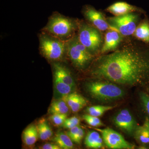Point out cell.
I'll use <instances>...</instances> for the list:
<instances>
[{"mask_svg":"<svg viewBox=\"0 0 149 149\" xmlns=\"http://www.w3.org/2000/svg\"><path fill=\"white\" fill-rule=\"evenodd\" d=\"M101 134L104 142L108 148L113 149H133L135 146L126 141L118 132L109 128L92 127Z\"/></svg>","mask_w":149,"mask_h":149,"instance_id":"ba28073f","label":"cell"},{"mask_svg":"<svg viewBox=\"0 0 149 149\" xmlns=\"http://www.w3.org/2000/svg\"><path fill=\"white\" fill-rule=\"evenodd\" d=\"M83 119L89 125L93 127H98L103 125V123L99 118V117L87 114L83 116Z\"/></svg>","mask_w":149,"mask_h":149,"instance_id":"cb8c5ba5","label":"cell"},{"mask_svg":"<svg viewBox=\"0 0 149 149\" xmlns=\"http://www.w3.org/2000/svg\"><path fill=\"white\" fill-rule=\"evenodd\" d=\"M124 37L117 30L110 28L106 31L100 55L111 52L120 45Z\"/></svg>","mask_w":149,"mask_h":149,"instance_id":"8fae6325","label":"cell"},{"mask_svg":"<svg viewBox=\"0 0 149 149\" xmlns=\"http://www.w3.org/2000/svg\"><path fill=\"white\" fill-rule=\"evenodd\" d=\"M70 108L68 105L63 99L60 98L56 100L51 104L49 112L52 114H67L69 112Z\"/></svg>","mask_w":149,"mask_h":149,"instance_id":"ffe728a7","label":"cell"},{"mask_svg":"<svg viewBox=\"0 0 149 149\" xmlns=\"http://www.w3.org/2000/svg\"><path fill=\"white\" fill-rule=\"evenodd\" d=\"M62 99L66 102L70 109L74 113L80 111L87 104L86 99L76 93H70Z\"/></svg>","mask_w":149,"mask_h":149,"instance_id":"4fadbf2b","label":"cell"},{"mask_svg":"<svg viewBox=\"0 0 149 149\" xmlns=\"http://www.w3.org/2000/svg\"><path fill=\"white\" fill-rule=\"evenodd\" d=\"M77 34L80 42L95 57L100 55L104 42L101 31L86 20L78 19Z\"/></svg>","mask_w":149,"mask_h":149,"instance_id":"5b68a950","label":"cell"},{"mask_svg":"<svg viewBox=\"0 0 149 149\" xmlns=\"http://www.w3.org/2000/svg\"><path fill=\"white\" fill-rule=\"evenodd\" d=\"M67 56L74 66L80 70L88 68L96 57L80 42L77 33L67 41Z\"/></svg>","mask_w":149,"mask_h":149,"instance_id":"8992f818","label":"cell"},{"mask_svg":"<svg viewBox=\"0 0 149 149\" xmlns=\"http://www.w3.org/2000/svg\"><path fill=\"white\" fill-rule=\"evenodd\" d=\"M85 135V131L84 130L80 127L78 133L76 134L71 140L72 142L77 144H80L81 141L83 140V137Z\"/></svg>","mask_w":149,"mask_h":149,"instance_id":"4316f807","label":"cell"},{"mask_svg":"<svg viewBox=\"0 0 149 149\" xmlns=\"http://www.w3.org/2000/svg\"><path fill=\"white\" fill-rule=\"evenodd\" d=\"M115 106L95 105L88 107L86 111L88 114L93 116L100 117L103 115L106 112L113 109Z\"/></svg>","mask_w":149,"mask_h":149,"instance_id":"603a6c76","label":"cell"},{"mask_svg":"<svg viewBox=\"0 0 149 149\" xmlns=\"http://www.w3.org/2000/svg\"><path fill=\"white\" fill-rule=\"evenodd\" d=\"M107 11L114 16H120L134 12L141 13V10L125 2H118L109 6Z\"/></svg>","mask_w":149,"mask_h":149,"instance_id":"7c38bea8","label":"cell"},{"mask_svg":"<svg viewBox=\"0 0 149 149\" xmlns=\"http://www.w3.org/2000/svg\"><path fill=\"white\" fill-rule=\"evenodd\" d=\"M54 74L66 84L75 88V83L72 74L66 67L59 62H54Z\"/></svg>","mask_w":149,"mask_h":149,"instance_id":"9a60e30c","label":"cell"},{"mask_svg":"<svg viewBox=\"0 0 149 149\" xmlns=\"http://www.w3.org/2000/svg\"><path fill=\"white\" fill-rule=\"evenodd\" d=\"M139 96L144 108L149 116V95L146 93L141 92Z\"/></svg>","mask_w":149,"mask_h":149,"instance_id":"484cf974","label":"cell"},{"mask_svg":"<svg viewBox=\"0 0 149 149\" xmlns=\"http://www.w3.org/2000/svg\"><path fill=\"white\" fill-rule=\"evenodd\" d=\"M104 141L98 131L92 130L89 131L85 137V144L87 148L93 149H100L103 146Z\"/></svg>","mask_w":149,"mask_h":149,"instance_id":"2e32d148","label":"cell"},{"mask_svg":"<svg viewBox=\"0 0 149 149\" xmlns=\"http://www.w3.org/2000/svg\"><path fill=\"white\" fill-rule=\"evenodd\" d=\"M86 89L93 98L101 102L117 100L125 95L124 90L108 80L97 79L86 84Z\"/></svg>","mask_w":149,"mask_h":149,"instance_id":"3957f363","label":"cell"},{"mask_svg":"<svg viewBox=\"0 0 149 149\" xmlns=\"http://www.w3.org/2000/svg\"><path fill=\"white\" fill-rule=\"evenodd\" d=\"M85 20L102 32L110 28L107 19L103 14L91 6H87L82 11Z\"/></svg>","mask_w":149,"mask_h":149,"instance_id":"30bf717a","label":"cell"},{"mask_svg":"<svg viewBox=\"0 0 149 149\" xmlns=\"http://www.w3.org/2000/svg\"><path fill=\"white\" fill-rule=\"evenodd\" d=\"M67 117V114L56 113L50 116L49 119L55 126L62 125Z\"/></svg>","mask_w":149,"mask_h":149,"instance_id":"d4e9b609","label":"cell"},{"mask_svg":"<svg viewBox=\"0 0 149 149\" xmlns=\"http://www.w3.org/2000/svg\"><path fill=\"white\" fill-rule=\"evenodd\" d=\"M80 128V126L79 125L74 126L73 128L70 129L69 131L67 132L66 133L68 135L70 138L71 139H72L76 135V134L78 133Z\"/></svg>","mask_w":149,"mask_h":149,"instance_id":"83f0119b","label":"cell"},{"mask_svg":"<svg viewBox=\"0 0 149 149\" xmlns=\"http://www.w3.org/2000/svg\"><path fill=\"white\" fill-rule=\"evenodd\" d=\"M39 138L42 141L49 140L53 135V131L45 119L40 120L37 126Z\"/></svg>","mask_w":149,"mask_h":149,"instance_id":"7402d4cb","label":"cell"},{"mask_svg":"<svg viewBox=\"0 0 149 149\" xmlns=\"http://www.w3.org/2000/svg\"><path fill=\"white\" fill-rule=\"evenodd\" d=\"M133 36L125 37L116 50L93 62L91 75L127 87L149 85V47Z\"/></svg>","mask_w":149,"mask_h":149,"instance_id":"6da1fadb","label":"cell"},{"mask_svg":"<svg viewBox=\"0 0 149 149\" xmlns=\"http://www.w3.org/2000/svg\"><path fill=\"white\" fill-rule=\"evenodd\" d=\"M55 89L57 95L61 98L64 96L72 93L74 88L61 80L59 78L54 75Z\"/></svg>","mask_w":149,"mask_h":149,"instance_id":"d6986e66","label":"cell"},{"mask_svg":"<svg viewBox=\"0 0 149 149\" xmlns=\"http://www.w3.org/2000/svg\"><path fill=\"white\" fill-rule=\"evenodd\" d=\"M78 26V19L55 13L49 17L42 32L67 42L76 35Z\"/></svg>","mask_w":149,"mask_h":149,"instance_id":"7a4b0ae2","label":"cell"},{"mask_svg":"<svg viewBox=\"0 0 149 149\" xmlns=\"http://www.w3.org/2000/svg\"><path fill=\"white\" fill-rule=\"evenodd\" d=\"M39 138L37 126L29 125L23 133V139L25 144L27 146H32L37 142Z\"/></svg>","mask_w":149,"mask_h":149,"instance_id":"ac0fdd59","label":"cell"},{"mask_svg":"<svg viewBox=\"0 0 149 149\" xmlns=\"http://www.w3.org/2000/svg\"><path fill=\"white\" fill-rule=\"evenodd\" d=\"M134 139L142 146L149 147V118L146 117L144 123L138 125L134 135Z\"/></svg>","mask_w":149,"mask_h":149,"instance_id":"5bb4252c","label":"cell"},{"mask_svg":"<svg viewBox=\"0 0 149 149\" xmlns=\"http://www.w3.org/2000/svg\"><path fill=\"white\" fill-rule=\"evenodd\" d=\"M40 54L49 61H61L67 55V42L41 32L39 35Z\"/></svg>","mask_w":149,"mask_h":149,"instance_id":"277c9868","label":"cell"},{"mask_svg":"<svg viewBox=\"0 0 149 149\" xmlns=\"http://www.w3.org/2000/svg\"><path fill=\"white\" fill-rule=\"evenodd\" d=\"M132 36L143 42L149 44V22L148 19L140 22Z\"/></svg>","mask_w":149,"mask_h":149,"instance_id":"e0dca14e","label":"cell"},{"mask_svg":"<svg viewBox=\"0 0 149 149\" xmlns=\"http://www.w3.org/2000/svg\"><path fill=\"white\" fill-rule=\"evenodd\" d=\"M139 13L134 12L120 16L107 18L110 28L115 29L124 37L133 36L140 23Z\"/></svg>","mask_w":149,"mask_h":149,"instance_id":"52a82bcc","label":"cell"},{"mask_svg":"<svg viewBox=\"0 0 149 149\" xmlns=\"http://www.w3.org/2000/svg\"><path fill=\"white\" fill-rule=\"evenodd\" d=\"M41 149H61L60 147L56 144L48 143L43 145L41 147Z\"/></svg>","mask_w":149,"mask_h":149,"instance_id":"f1b7e54d","label":"cell"},{"mask_svg":"<svg viewBox=\"0 0 149 149\" xmlns=\"http://www.w3.org/2000/svg\"><path fill=\"white\" fill-rule=\"evenodd\" d=\"M53 141L61 149H72L74 148L73 142L66 133L63 132L57 133Z\"/></svg>","mask_w":149,"mask_h":149,"instance_id":"44dd1931","label":"cell"},{"mask_svg":"<svg viewBox=\"0 0 149 149\" xmlns=\"http://www.w3.org/2000/svg\"><path fill=\"white\" fill-rule=\"evenodd\" d=\"M114 125L124 133L133 136L138 125L137 122L127 109L121 110L113 118Z\"/></svg>","mask_w":149,"mask_h":149,"instance_id":"9c48e42d","label":"cell"}]
</instances>
